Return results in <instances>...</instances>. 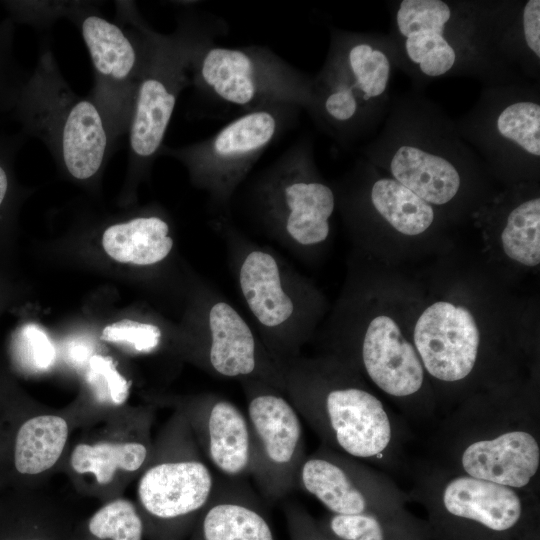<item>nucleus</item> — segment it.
Wrapping results in <instances>:
<instances>
[{
  "label": "nucleus",
  "mask_w": 540,
  "mask_h": 540,
  "mask_svg": "<svg viewBox=\"0 0 540 540\" xmlns=\"http://www.w3.org/2000/svg\"><path fill=\"white\" fill-rule=\"evenodd\" d=\"M182 350L213 376L259 380L284 391L281 363L239 311L213 288H203L198 294Z\"/></svg>",
  "instance_id": "dca6fc26"
},
{
  "label": "nucleus",
  "mask_w": 540,
  "mask_h": 540,
  "mask_svg": "<svg viewBox=\"0 0 540 540\" xmlns=\"http://www.w3.org/2000/svg\"><path fill=\"white\" fill-rule=\"evenodd\" d=\"M12 115L20 131L40 140L76 181L92 180L116 150L100 110L89 96L81 97L71 89L47 42L41 44Z\"/></svg>",
  "instance_id": "423d86ee"
},
{
  "label": "nucleus",
  "mask_w": 540,
  "mask_h": 540,
  "mask_svg": "<svg viewBox=\"0 0 540 540\" xmlns=\"http://www.w3.org/2000/svg\"><path fill=\"white\" fill-rule=\"evenodd\" d=\"M173 244L169 223L158 214L139 215L115 223L102 236L103 248L111 258L140 266L163 261Z\"/></svg>",
  "instance_id": "b1692460"
},
{
  "label": "nucleus",
  "mask_w": 540,
  "mask_h": 540,
  "mask_svg": "<svg viewBox=\"0 0 540 540\" xmlns=\"http://www.w3.org/2000/svg\"><path fill=\"white\" fill-rule=\"evenodd\" d=\"M357 374L363 373L417 424L437 418L438 403L414 345L387 315H376L365 327H341L328 354Z\"/></svg>",
  "instance_id": "2eb2a0df"
},
{
  "label": "nucleus",
  "mask_w": 540,
  "mask_h": 540,
  "mask_svg": "<svg viewBox=\"0 0 540 540\" xmlns=\"http://www.w3.org/2000/svg\"><path fill=\"white\" fill-rule=\"evenodd\" d=\"M87 530L96 540H142L144 521L128 499L117 498L101 506L88 520Z\"/></svg>",
  "instance_id": "c85d7f7f"
},
{
  "label": "nucleus",
  "mask_w": 540,
  "mask_h": 540,
  "mask_svg": "<svg viewBox=\"0 0 540 540\" xmlns=\"http://www.w3.org/2000/svg\"><path fill=\"white\" fill-rule=\"evenodd\" d=\"M0 485H1V483H0Z\"/></svg>",
  "instance_id": "58836bf2"
},
{
  "label": "nucleus",
  "mask_w": 540,
  "mask_h": 540,
  "mask_svg": "<svg viewBox=\"0 0 540 540\" xmlns=\"http://www.w3.org/2000/svg\"><path fill=\"white\" fill-rule=\"evenodd\" d=\"M68 435L62 416L25 413L0 401V483H19L51 469L62 456Z\"/></svg>",
  "instance_id": "aec40b11"
},
{
  "label": "nucleus",
  "mask_w": 540,
  "mask_h": 540,
  "mask_svg": "<svg viewBox=\"0 0 540 540\" xmlns=\"http://www.w3.org/2000/svg\"><path fill=\"white\" fill-rule=\"evenodd\" d=\"M352 175L358 184L343 197L348 215H372L405 236L425 233L435 222L436 208L391 177H382L363 157Z\"/></svg>",
  "instance_id": "4be33fe9"
},
{
  "label": "nucleus",
  "mask_w": 540,
  "mask_h": 540,
  "mask_svg": "<svg viewBox=\"0 0 540 540\" xmlns=\"http://www.w3.org/2000/svg\"><path fill=\"white\" fill-rule=\"evenodd\" d=\"M91 2L77 1L69 19L85 42L93 65L94 82L88 95L100 110L115 149L128 134L140 75L144 36L141 16L131 2H117L120 20L111 22Z\"/></svg>",
  "instance_id": "ddd939ff"
},
{
  "label": "nucleus",
  "mask_w": 540,
  "mask_h": 540,
  "mask_svg": "<svg viewBox=\"0 0 540 540\" xmlns=\"http://www.w3.org/2000/svg\"><path fill=\"white\" fill-rule=\"evenodd\" d=\"M175 405L186 418L202 455L222 475L249 474V424L240 408L214 393L177 399Z\"/></svg>",
  "instance_id": "412c9836"
},
{
  "label": "nucleus",
  "mask_w": 540,
  "mask_h": 540,
  "mask_svg": "<svg viewBox=\"0 0 540 540\" xmlns=\"http://www.w3.org/2000/svg\"><path fill=\"white\" fill-rule=\"evenodd\" d=\"M298 487L332 514L396 516L412 502L389 474L323 444L306 456Z\"/></svg>",
  "instance_id": "a211bd4d"
},
{
  "label": "nucleus",
  "mask_w": 540,
  "mask_h": 540,
  "mask_svg": "<svg viewBox=\"0 0 540 540\" xmlns=\"http://www.w3.org/2000/svg\"><path fill=\"white\" fill-rule=\"evenodd\" d=\"M284 515L290 540H337L321 530L316 519L298 503L285 504Z\"/></svg>",
  "instance_id": "c9c22d12"
},
{
  "label": "nucleus",
  "mask_w": 540,
  "mask_h": 540,
  "mask_svg": "<svg viewBox=\"0 0 540 540\" xmlns=\"http://www.w3.org/2000/svg\"><path fill=\"white\" fill-rule=\"evenodd\" d=\"M412 344L427 377L455 395L457 404L466 398V386H476L478 376L481 381V334L466 307L448 301L428 306L415 323Z\"/></svg>",
  "instance_id": "6ab92c4d"
},
{
  "label": "nucleus",
  "mask_w": 540,
  "mask_h": 540,
  "mask_svg": "<svg viewBox=\"0 0 540 540\" xmlns=\"http://www.w3.org/2000/svg\"><path fill=\"white\" fill-rule=\"evenodd\" d=\"M316 521L337 540H431L426 521L411 512L396 516L329 513Z\"/></svg>",
  "instance_id": "bb28decb"
},
{
  "label": "nucleus",
  "mask_w": 540,
  "mask_h": 540,
  "mask_svg": "<svg viewBox=\"0 0 540 540\" xmlns=\"http://www.w3.org/2000/svg\"><path fill=\"white\" fill-rule=\"evenodd\" d=\"M214 483L186 418L177 411L153 446L137 484L139 511L151 539L188 537Z\"/></svg>",
  "instance_id": "1a4fd4ad"
},
{
  "label": "nucleus",
  "mask_w": 540,
  "mask_h": 540,
  "mask_svg": "<svg viewBox=\"0 0 540 540\" xmlns=\"http://www.w3.org/2000/svg\"><path fill=\"white\" fill-rule=\"evenodd\" d=\"M251 194L264 230L293 254L328 239L336 193L318 173L310 138L297 141L264 169Z\"/></svg>",
  "instance_id": "9d476101"
},
{
  "label": "nucleus",
  "mask_w": 540,
  "mask_h": 540,
  "mask_svg": "<svg viewBox=\"0 0 540 540\" xmlns=\"http://www.w3.org/2000/svg\"><path fill=\"white\" fill-rule=\"evenodd\" d=\"M153 450L148 434L129 440L79 443L70 454V466L79 475H92L100 486L109 485L118 472L144 469Z\"/></svg>",
  "instance_id": "393cba45"
},
{
  "label": "nucleus",
  "mask_w": 540,
  "mask_h": 540,
  "mask_svg": "<svg viewBox=\"0 0 540 540\" xmlns=\"http://www.w3.org/2000/svg\"><path fill=\"white\" fill-rule=\"evenodd\" d=\"M428 460L453 471L539 495L540 406L513 383L487 389L445 413Z\"/></svg>",
  "instance_id": "7ed1b4c3"
},
{
  "label": "nucleus",
  "mask_w": 540,
  "mask_h": 540,
  "mask_svg": "<svg viewBox=\"0 0 540 540\" xmlns=\"http://www.w3.org/2000/svg\"><path fill=\"white\" fill-rule=\"evenodd\" d=\"M360 153L435 208L457 202L469 183L487 174L455 121L414 87L391 97L381 127Z\"/></svg>",
  "instance_id": "20e7f679"
},
{
  "label": "nucleus",
  "mask_w": 540,
  "mask_h": 540,
  "mask_svg": "<svg viewBox=\"0 0 540 540\" xmlns=\"http://www.w3.org/2000/svg\"><path fill=\"white\" fill-rule=\"evenodd\" d=\"M101 338L109 342L126 343L136 352L150 353L161 345L163 331L154 323L124 319L106 326Z\"/></svg>",
  "instance_id": "2f4dec72"
},
{
  "label": "nucleus",
  "mask_w": 540,
  "mask_h": 540,
  "mask_svg": "<svg viewBox=\"0 0 540 540\" xmlns=\"http://www.w3.org/2000/svg\"><path fill=\"white\" fill-rule=\"evenodd\" d=\"M223 234L239 295L256 333L279 362L301 355L320 314L319 294L278 253L241 234L227 220H217Z\"/></svg>",
  "instance_id": "0eeeda50"
},
{
  "label": "nucleus",
  "mask_w": 540,
  "mask_h": 540,
  "mask_svg": "<svg viewBox=\"0 0 540 540\" xmlns=\"http://www.w3.org/2000/svg\"><path fill=\"white\" fill-rule=\"evenodd\" d=\"M188 540H276L260 498L243 477L215 476Z\"/></svg>",
  "instance_id": "5701e85b"
},
{
  "label": "nucleus",
  "mask_w": 540,
  "mask_h": 540,
  "mask_svg": "<svg viewBox=\"0 0 540 540\" xmlns=\"http://www.w3.org/2000/svg\"><path fill=\"white\" fill-rule=\"evenodd\" d=\"M455 121L486 173L536 176L540 164V90L528 80L483 85L474 106Z\"/></svg>",
  "instance_id": "f8f14e48"
},
{
  "label": "nucleus",
  "mask_w": 540,
  "mask_h": 540,
  "mask_svg": "<svg viewBox=\"0 0 540 540\" xmlns=\"http://www.w3.org/2000/svg\"><path fill=\"white\" fill-rule=\"evenodd\" d=\"M247 402L250 432L249 474L268 501L298 487L306 458L300 415L285 394L263 381H240Z\"/></svg>",
  "instance_id": "f3484780"
},
{
  "label": "nucleus",
  "mask_w": 540,
  "mask_h": 540,
  "mask_svg": "<svg viewBox=\"0 0 540 540\" xmlns=\"http://www.w3.org/2000/svg\"><path fill=\"white\" fill-rule=\"evenodd\" d=\"M88 352L89 351L86 345L77 343L71 347L70 355H71V358L75 361H83L86 359Z\"/></svg>",
  "instance_id": "4c0bfd02"
},
{
  "label": "nucleus",
  "mask_w": 540,
  "mask_h": 540,
  "mask_svg": "<svg viewBox=\"0 0 540 540\" xmlns=\"http://www.w3.org/2000/svg\"><path fill=\"white\" fill-rule=\"evenodd\" d=\"M513 2H392L388 36L398 69L420 90L444 77H472L483 85L527 80L504 60L498 47Z\"/></svg>",
  "instance_id": "f257e3e1"
},
{
  "label": "nucleus",
  "mask_w": 540,
  "mask_h": 540,
  "mask_svg": "<svg viewBox=\"0 0 540 540\" xmlns=\"http://www.w3.org/2000/svg\"><path fill=\"white\" fill-rule=\"evenodd\" d=\"M26 136L0 132V214L5 211L13 193V164Z\"/></svg>",
  "instance_id": "f704fd0d"
},
{
  "label": "nucleus",
  "mask_w": 540,
  "mask_h": 540,
  "mask_svg": "<svg viewBox=\"0 0 540 540\" xmlns=\"http://www.w3.org/2000/svg\"><path fill=\"white\" fill-rule=\"evenodd\" d=\"M504 60L524 78L540 76V1H514L499 36Z\"/></svg>",
  "instance_id": "a878e982"
},
{
  "label": "nucleus",
  "mask_w": 540,
  "mask_h": 540,
  "mask_svg": "<svg viewBox=\"0 0 540 540\" xmlns=\"http://www.w3.org/2000/svg\"><path fill=\"white\" fill-rule=\"evenodd\" d=\"M140 26L144 53L127 134L129 166L137 173L159 156L178 97L191 86L194 51L215 28L188 13L170 34L155 31L143 19Z\"/></svg>",
  "instance_id": "6e6552de"
},
{
  "label": "nucleus",
  "mask_w": 540,
  "mask_h": 540,
  "mask_svg": "<svg viewBox=\"0 0 540 540\" xmlns=\"http://www.w3.org/2000/svg\"><path fill=\"white\" fill-rule=\"evenodd\" d=\"M300 110L275 105L247 111L203 140L179 147L164 144L159 156L182 163L212 204L225 208L265 150L294 124Z\"/></svg>",
  "instance_id": "4468645a"
},
{
  "label": "nucleus",
  "mask_w": 540,
  "mask_h": 540,
  "mask_svg": "<svg viewBox=\"0 0 540 540\" xmlns=\"http://www.w3.org/2000/svg\"><path fill=\"white\" fill-rule=\"evenodd\" d=\"M284 391L321 444L387 474L406 475L412 434L407 421L332 356L281 362Z\"/></svg>",
  "instance_id": "f03ea898"
},
{
  "label": "nucleus",
  "mask_w": 540,
  "mask_h": 540,
  "mask_svg": "<svg viewBox=\"0 0 540 540\" xmlns=\"http://www.w3.org/2000/svg\"><path fill=\"white\" fill-rule=\"evenodd\" d=\"M214 37L202 39L191 60V86L198 92L244 112L275 105L306 110L311 76L268 47L219 46Z\"/></svg>",
  "instance_id": "9b49d317"
},
{
  "label": "nucleus",
  "mask_w": 540,
  "mask_h": 540,
  "mask_svg": "<svg viewBox=\"0 0 540 540\" xmlns=\"http://www.w3.org/2000/svg\"><path fill=\"white\" fill-rule=\"evenodd\" d=\"M28 76L14 52V22L0 18V111H12Z\"/></svg>",
  "instance_id": "c756f323"
},
{
  "label": "nucleus",
  "mask_w": 540,
  "mask_h": 540,
  "mask_svg": "<svg viewBox=\"0 0 540 540\" xmlns=\"http://www.w3.org/2000/svg\"><path fill=\"white\" fill-rule=\"evenodd\" d=\"M412 502L431 540H540L539 495L462 474L427 458L410 460Z\"/></svg>",
  "instance_id": "39448f33"
},
{
  "label": "nucleus",
  "mask_w": 540,
  "mask_h": 540,
  "mask_svg": "<svg viewBox=\"0 0 540 540\" xmlns=\"http://www.w3.org/2000/svg\"><path fill=\"white\" fill-rule=\"evenodd\" d=\"M0 540H44L31 530L17 507L0 503Z\"/></svg>",
  "instance_id": "e433bc0d"
},
{
  "label": "nucleus",
  "mask_w": 540,
  "mask_h": 540,
  "mask_svg": "<svg viewBox=\"0 0 540 540\" xmlns=\"http://www.w3.org/2000/svg\"><path fill=\"white\" fill-rule=\"evenodd\" d=\"M501 246L511 260L527 267L540 263V197L528 196L506 213Z\"/></svg>",
  "instance_id": "cd10ccee"
},
{
  "label": "nucleus",
  "mask_w": 540,
  "mask_h": 540,
  "mask_svg": "<svg viewBox=\"0 0 540 540\" xmlns=\"http://www.w3.org/2000/svg\"><path fill=\"white\" fill-rule=\"evenodd\" d=\"M76 1H3L7 16L14 22L37 29L49 28L59 18H68Z\"/></svg>",
  "instance_id": "7c9ffc66"
},
{
  "label": "nucleus",
  "mask_w": 540,
  "mask_h": 540,
  "mask_svg": "<svg viewBox=\"0 0 540 540\" xmlns=\"http://www.w3.org/2000/svg\"><path fill=\"white\" fill-rule=\"evenodd\" d=\"M18 352L26 366L34 370L49 368L56 351L48 335L37 325L23 326L16 339Z\"/></svg>",
  "instance_id": "473e14b6"
},
{
  "label": "nucleus",
  "mask_w": 540,
  "mask_h": 540,
  "mask_svg": "<svg viewBox=\"0 0 540 540\" xmlns=\"http://www.w3.org/2000/svg\"><path fill=\"white\" fill-rule=\"evenodd\" d=\"M88 379L103 395L108 394L114 404H122L129 395V384L117 371L112 360L102 355H93L88 361ZM99 391V392H100Z\"/></svg>",
  "instance_id": "72a5a7b5"
}]
</instances>
